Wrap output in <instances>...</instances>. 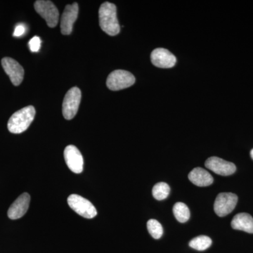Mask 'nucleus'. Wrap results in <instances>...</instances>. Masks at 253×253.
Listing matches in <instances>:
<instances>
[{
  "instance_id": "13",
  "label": "nucleus",
  "mask_w": 253,
  "mask_h": 253,
  "mask_svg": "<svg viewBox=\"0 0 253 253\" xmlns=\"http://www.w3.org/2000/svg\"><path fill=\"white\" fill-rule=\"evenodd\" d=\"M31 196L28 193L21 194L10 206L8 217L11 219H20L27 212L29 208Z\"/></svg>"
},
{
  "instance_id": "9",
  "label": "nucleus",
  "mask_w": 253,
  "mask_h": 253,
  "mask_svg": "<svg viewBox=\"0 0 253 253\" xmlns=\"http://www.w3.org/2000/svg\"><path fill=\"white\" fill-rule=\"evenodd\" d=\"M1 66L14 85L18 86L22 83L24 70L16 60L5 57L1 60Z\"/></svg>"
},
{
  "instance_id": "17",
  "label": "nucleus",
  "mask_w": 253,
  "mask_h": 253,
  "mask_svg": "<svg viewBox=\"0 0 253 253\" xmlns=\"http://www.w3.org/2000/svg\"><path fill=\"white\" fill-rule=\"evenodd\" d=\"M212 240L207 236H199L189 242V246L196 251H204L211 247Z\"/></svg>"
},
{
  "instance_id": "19",
  "label": "nucleus",
  "mask_w": 253,
  "mask_h": 253,
  "mask_svg": "<svg viewBox=\"0 0 253 253\" xmlns=\"http://www.w3.org/2000/svg\"><path fill=\"white\" fill-rule=\"evenodd\" d=\"M147 229L149 234L155 239H161L163 236V229L161 223L156 219H150L147 222Z\"/></svg>"
},
{
  "instance_id": "3",
  "label": "nucleus",
  "mask_w": 253,
  "mask_h": 253,
  "mask_svg": "<svg viewBox=\"0 0 253 253\" xmlns=\"http://www.w3.org/2000/svg\"><path fill=\"white\" fill-rule=\"evenodd\" d=\"M68 204L75 212L86 219H92L97 214V211L94 205L79 195L71 194L69 196Z\"/></svg>"
},
{
  "instance_id": "15",
  "label": "nucleus",
  "mask_w": 253,
  "mask_h": 253,
  "mask_svg": "<svg viewBox=\"0 0 253 253\" xmlns=\"http://www.w3.org/2000/svg\"><path fill=\"white\" fill-rule=\"evenodd\" d=\"M189 179L194 185L208 186L212 184V176L206 169L201 168H196L189 174Z\"/></svg>"
},
{
  "instance_id": "4",
  "label": "nucleus",
  "mask_w": 253,
  "mask_h": 253,
  "mask_svg": "<svg viewBox=\"0 0 253 253\" xmlns=\"http://www.w3.org/2000/svg\"><path fill=\"white\" fill-rule=\"evenodd\" d=\"M135 83V78L128 71L116 70L109 75L106 85L112 91L121 90L129 87Z\"/></svg>"
},
{
  "instance_id": "12",
  "label": "nucleus",
  "mask_w": 253,
  "mask_h": 253,
  "mask_svg": "<svg viewBox=\"0 0 253 253\" xmlns=\"http://www.w3.org/2000/svg\"><path fill=\"white\" fill-rule=\"evenodd\" d=\"M151 62L155 66L161 68H172L175 65L176 59L168 49L157 48L151 55Z\"/></svg>"
},
{
  "instance_id": "10",
  "label": "nucleus",
  "mask_w": 253,
  "mask_h": 253,
  "mask_svg": "<svg viewBox=\"0 0 253 253\" xmlns=\"http://www.w3.org/2000/svg\"><path fill=\"white\" fill-rule=\"evenodd\" d=\"M205 166L210 170L221 176L231 175L236 170V167L234 163L228 162L217 157L208 158L205 163Z\"/></svg>"
},
{
  "instance_id": "11",
  "label": "nucleus",
  "mask_w": 253,
  "mask_h": 253,
  "mask_svg": "<svg viewBox=\"0 0 253 253\" xmlns=\"http://www.w3.org/2000/svg\"><path fill=\"white\" fill-rule=\"evenodd\" d=\"M78 12L79 6L77 3L66 6L61 21V31L63 35L68 36L72 33L73 24L77 20Z\"/></svg>"
},
{
  "instance_id": "2",
  "label": "nucleus",
  "mask_w": 253,
  "mask_h": 253,
  "mask_svg": "<svg viewBox=\"0 0 253 253\" xmlns=\"http://www.w3.org/2000/svg\"><path fill=\"white\" fill-rule=\"evenodd\" d=\"M36 116L33 106H27L14 113L8 121V129L13 134H21L29 127Z\"/></svg>"
},
{
  "instance_id": "18",
  "label": "nucleus",
  "mask_w": 253,
  "mask_h": 253,
  "mask_svg": "<svg viewBox=\"0 0 253 253\" xmlns=\"http://www.w3.org/2000/svg\"><path fill=\"white\" fill-rule=\"evenodd\" d=\"M169 191H170V188L168 184L165 182H159L153 188L152 194L155 199L163 201L167 199L169 196Z\"/></svg>"
},
{
  "instance_id": "6",
  "label": "nucleus",
  "mask_w": 253,
  "mask_h": 253,
  "mask_svg": "<svg viewBox=\"0 0 253 253\" xmlns=\"http://www.w3.org/2000/svg\"><path fill=\"white\" fill-rule=\"evenodd\" d=\"M35 9L45 20L49 28H54L59 23V12L52 1L38 0L34 4Z\"/></svg>"
},
{
  "instance_id": "5",
  "label": "nucleus",
  "mask_w": 253,
  "mask_h": 253,
  "mask_svg": "<svg viewBox=\"0 0 253 253\" xmlns=\"http://www.w3.org/2000/svg\"><path fill=\"white\" fill-rule=\"evenodd\" d=\"M81 91L77 86L71 88L65 96L62 112L65 119L71 120L77 114L81 101Z\"/></svg>"
},
{
  "instance_id": "16",
  "label": "nucleus",
  "mask_w": 253,
  "mask_h": 253,
  "mask_svg": "<svg viewBox=\"0 0 253 253\" xmlns=\"http://www.w3.org/2000/svg\"><path fill=\"white\" fill-rule=\"evenodd\" d=\"M173 213L176 220L180 223H185L190 218V211L188 206L183 203H176L173 207Z\"/></svg>"
},
{
  "instance_id": "7",
  "label": "nucleus",
  "mask_w": 253,
  "mask_h": 253,
  "mask_svg": "<svg viewBox=\"0 0 253 253\" xmlns=\"http://www.w3.org/2000/svg\"><path fill=\"white\" fill-rule=\"evenodd\" d=\"M238 203V196L232 193H221L216 198L214 211L219 217H224L234 211Z\"/></svg>"
},
{
  "instance_id": "14",
  "label": "nucleus",
  "mask_w": 253,
  "mask_h": 253,
  "mask_svg": "<svg viewBox=\"0 0 253 253\" xmlns=\"http://www.w3.org/2000/svg\"><path fill=\"white\" fill-rule=\"evenodd\" d=\"M231 225L236 230L253 234V217L248 213H239L233 218Z\"/></svg>"
},
{
  "instance_id": "20",
  "label": "nucleus",
  "mask_w": 253,
  "mask_h": 253,
  "mask_svg": "<svg viewBox=\"0 0 253 253\" xmlns=\"http://www.w3.org/2000/svg\"><path fill=\"white\" fill-rule=\"evenodd\" d=\"M30 49L33 52H38L41 49V40L39 37L35 36L29 41L28 43Z\"/></svg>"
},
{
  "instance_id": "8",
  "label": "nucleus",
  "mask_w": 253,
  "mask_h": 253,
  "mask_svg": "<svg viewBox=\"0 0 253 253\" xmlns=\"http://www.w3.org/2000/svg\"><path fill=\"white\" fill-rule=\"evenodd\" d=\"M64 158L68 168L76 174L83 171L84 160L81 151L76 146L69 145L64 150Z\"/></svg>"
},
{
  "instance_id": "22",
  "label": "nucleus",
  "mask_w": 253,
  "mask_h": 253,
  "mask_svg": "<svg viewBox=\"0 0 253 253\" xmlns=\"http://www.w3.org/2000/svg\"><path fill=\"white\" fill-rule=\"evenodd\" d=\"M251 158H252V159L253 160V149L252 150H251Z\"/></svg>"
},
{
  "instance_id": "1",
  "label": "nucleus",
  "mask_w": 253,
  "mask_h": 253,
  "mask_svg": "<svg viewBox=\"0 0 253 253\" xmlns=\"http://www.w3.org/2000/svg\"><path fill=\"white\" fill-rule=\"evenodd\" d=\"M100 27L106 34L117 36L121 31L117 18V8L112 3H103L99 11Z\"/></svg>"
},
{
  "instance_id": "21",
  "label": "nucleus",
  "mask_w": 253,
  "mask_h": 253,
  "mask_svg": "<svg viewBox=\"0 0 253 253\" xmlns=\"http://www.w3.org/2000/svg\"><path fill=\"white\" fill-rule=\"evenodd\" d=\"M26 28L25 27L24 25L18 24L15 28L14 32V37H21L25 33H26Z\"/></svg>"
}]
</instances>
